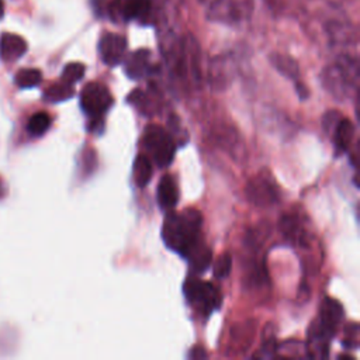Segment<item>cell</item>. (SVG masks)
I'll use <instances>...</instances> for the list:
<instances>
[{"instance_id": "7", "label": "cell", "mask_w": 360, "mask_h": 360, "mask_svg": "<svg viewBox=\"0 0 360 360\" xmlns=\"http://www.w3.org/2000/svg\"><path fill=\"white\" fill-rule=\"evenodd\" d=\"M152 6L153 0H112L107 6V11L114 20H138L142 24H149L152 18Z\"/></svg>"}, {"instance_id": "13", "label": "cell", "mask_w": 360, "mask_h": 360, "mask_svg": "<svg viewBox=\"0 0 360 360\" xmlns=\"http://www.w3.org/2000/svg\"><path fill=\"white\" fill-rule=\"evenodd\" d=\"M27 52V42L22 37L4 32L0 37V58L4 62H13Z\"/></svg>"}, {"instance_id": "28", "label": "cell", "mask_w": 360, "mask_h": 360, "mask_svg": "<svg viewBox=\"0 0 360 360\" xmlns=\"http://www.w3.org/2000/svg\"><path fill=\"white\" fill-rule=\"evenodd\" d=\"M339 118H340V115H339V112H336V111H329V112H326V114L323 115V128H325L326 131H330V129L336 125V122L339 121Z\"/></svg>"}, {"instance_id": "21", "label": "cell", "mask_w": 360, "mask_h": 360, "mask_svg": "<svg viewBox=\"0 0 360 360\" xmlns=\"http://www.w3.org/2000/svg\"><path fill=\"white\" fill-rule=\"evenodd\" d=\"M15 84L21 89H31L35 87L41 83L42 80V73L41 70L35 69V68H27V69H21L17 72L15 77Z\"/></svg>"}, {"instance_id": "29", "label": "cell", "mask_w": 360, "mask_h": 360, "mask_svg": "<svg viewBox=\"0 0 360 360\" xmlns=\"http://www.w3.org/2000/svg\"><path fill=\"white\" fill-rule=\"evenodd\" d=\"M91 3V8L93 11L97 14V15H104L105 11H107V4H105V0H90Z\"/></svg>"}, {"instance_id": "16", "label": "cell", "mask_w": 360, "mask_h": 360, "mask_svg": "<svg viewBox=\"0 0 360 360\" xmlns=\"http://www.w3.org/2000/svg\"><path fill=\"white\" fill-rule=\"evenodd\" d=\"M353 135H354V125L352 124V121L340 117L336 125L333 127V145L338 155L346 152L350 148Z\"/></svg>"}, {"instance_id": "18", "label": "cell", "mask_w": 360, "mask_h": 360, "mask_svg": "<svg viewBox=\"0 0 360 360\" xmlns=\"http://www.w3.org/2000/svg\"><path fill=\"white\" fill-rule=\"evenodd\" d=\"M153 173L152 160L146 153H139L134 162V180L138 187H145L150 181Z\"/></svg>"}, {"instance_id": "31", "label": "cell", "mask_w": 360, "mask_h": 360, "mask_svg": "<svg viewBox=\"0 0 360 360\" xmlns=\"http://www.w3.org/2000/svg\"><path fill=\"white\" fill-rule=\"evenodd\" d=\"M4 14V6H3V0H0V18L3 17Z\"/></svg>"}, {"instance_id": "24", "label": "cell", "mask_w": 360, "mask_h": 360, "mask_svg": "<svg viewBox=\"0 0 360 360\" xmlns=\"http://www.w3.org/2000/svg\"><path fill=\"white\" fill-rule=\"evenodd\" d=\"M84 72H86V68H84L83 63H80V62H70L62 70V82L73 86L75 83H77L79 80L83 79Z\"/></svg>"}, {"instance_id": "19", "label": "cell", "mask_w": 360, "mask_h": 360, "mask_svg": "<svg viewBox=\"0 0 360 360\" xmlns=\"http://www.w3.org/2000/svg\"><path fill=\"white\" fill-rule=\"evenodd\" d=\"M190 260V266L195 273H201L204 271L212 260V253L210 250V248L204 246L202 243L187 257Z\"/></svg>"}, {"instance_id": "1", "label": "cell", "mask_w": 360, "mask_h": 360, "mask_svg": "<svg viewBox=\"0 0 360 360\" xmlns=\"http://www.w3.org/2000/svg\"><path fill=\"white\" fill-rule=\"evenodd\" d=\"M202 217L194 208H186L181 212L166 215L162 226V238L166 246L188 257L201 245Z\"/></svg>"}, {"instance_id": "6", "label": "cell", "mask_w": 360, "mask_h": 360, "mask_svg": "<svg viewBox=\"0 0 360 360\" xmlns=\"http://www.w3.org/2000/svg\"><path fill=\"white\" fill-rule=\"evenodd\" d=\"M246 195L255 205L269 207L278 201L280 190L271 173L263 170L249 180L246 186Z\"/></svg>"}, {"instance_id": "4", "label": "cell", "mask_w": 360, "mask_h": 360, "mask_svg": "<svg viewBox=\"0 0 360 360\" xmlns=\"http://www.w3.org/2000/svg\"><path fill=\"white\" fill-rule=\"evenodd\" d=\"M183 292L190 305H193L200 314L210 315L221 304L219 290L208 283L198 278H187L183 285Z\"/></svg>"}, {"instance_id": "3", "label": "cell", "mask_w": 360, "mask_h": 360, "mask_svg": "<svg viewBox=\"0 0 360 360\" xmlns=\"http://www.w3.org/2000/svg\"><path fill=\"white\" fill-rule=\"evenodd\" d=\"M142 143L145 146L146 155L149 159L160 169L167 167L174 158L176 153V142L166 128L150 124L143 131Z\"/></svg>"}, {"instance_id": "32", "label": "cell", "mask_w": 360, "mask_h": 360, "mask_svg": "<svg viewBox=\"0 0 360 360\" xmlns=\"http://www.w3.org/2000/svg\"><path fill=\"white\" fill-rule=\"evenodd\" d=\"M0 194H1V184H0Z\"/></svg>"}, {"instance_id": "9", "label": "cell", "mask_w": 360, "mask_h": 360, "mask_svg": "<svg viewBox=\"0 0 360 360\" xmlns=\"http://www.w3.org/2000/svg\"><path fill=\"white\" fill-rule=\"evenodd\" d=\"M343 318V308L339 301L326 297L322 301L321 305V312H319V319L316 321L319 326L332 338L336 333V329Z\"/></svg>"}, {"instance_id": "2", "label": "cell", "mask_w": 360, "mask_h": 360, "mask_svg": "<svg viewBox=\"0 0 360 360\" xmlns=\"http://www.w3.org/2000/svg\"><path fill=\"white\" fill-rule=\"evenodd\" d=\"M359 63L347 55L339 56L332 65L323 69V87L336 98H346L357 84Z\"/></svg>"}, {"instance_id": "26", "label": "cell", "mask_w": 360, "mask_h": 360, "mask_svg": "<svg viewBox=\"0 0 360 360\" xmlns=\"http://www.w3.org/2000/svg\"><path fill=\"white\" fill-rule=\"evenodd\" d=\"M128 101L135 105L138 110L143 111V114H146V111H149V103L146 98V94L141 90V89H135L129 93L128 96Z\"/></svg>"}, {"instance_id": "12", "label": "cell", "mask_w": 360, "mask_h": 360, "mask_svg": "<svg viewBox=\"0 0 360 360\" xmlns=\"http://www.w3.org/2000/svg\"><path fill=\"white\" fill-rule=\"evenodd\" d=\"M152 70L149 49H138L125 60V73L129 79H142Z\"/></svg>"}, {"instance_id": "5", "label": "cell", "mask_w": 360, "mask_h": 360, "mask_svg": "<svg viewBox=\"0 0 360 360\" xmlns=\"http://www.w3.org/2000/svg\"><path fill=\"white\" fill-rule=\"evenodd\" d=\"M112 105V96L110 90L97 82L87 83L80 93V107L87 117H90L91 124L101 121L103 115Z\"/></svg>"}, {"instance_id": "20", "label": "cell", "mask_w": 360, "mask_h": 360, "mask_svg": "<svg viewBox=\"0 0 360 360\" xmlns=\"http://www.w3.org/2000/svg\"><path fill=\"white\" fill-rule=\"evenodd\" d=\"M73 93H75L73 86L62 82V83H56V84H52L51 87H48L44 93V98L51 103H59V101H65V100L70 98L73 96Z\"/></svg>"}, {"instance_id": "10", "label": "cell", "mask_w": 360, "mask_h": 360, "mask_svg": "<svg viewBox=\"0 0 360 360\" xmlns=\"http://www.w3.org/2000/svg\"><path fill=\"white\" fill-rule=\"evenodd\" d=\"M245 4L238 0H215L210 8V17L224 22H236L246 14Z\"/></svg>"}, {"instance_id": "11", "label": "cell", "mask_w": 360, "mask_h": 360, "mask_svg": "<svg viewBox=\"0 0 360 360\" xmlns=\"http://www.w3.org/2000/svg\"><path fill=\"white\" fill-rule=\"evenodd\" d=\"M332 338L319 326L318 322H314L308 330L305 352L311 359H325L329 353V340Z\"/></svg>"}, {"instance_id": "27", "label": "cell", "mask_w": 360, "mask_h": 360, "mask_svg": "<svg viewBox=\"0 0 360 360\" xmlns=\"http://www.w3.org/2000/svg\"><path fill=\"white\" fill-rule=\"evenodd\" d=\"M359 338V326L357 323H352L350 326L347 325V328L345 329V338H343V346L346 349H353L359 345L357 342Z\"/></svg>"}, {"instance_id": "8", "label": "cell", "mask_w": 360, "mask_h": 360, "mask_svg": "<svg viewBox=\"0 0 360 360\" xmlns=\"http://www.w3.org/2000/svg\"><path fill=\"white\" fill-rule=\"evenodd\" d=\"M127 51L125 37L115 32H105L98 42V52L103 62L108 66H117L122 62Z\"/></svg>"}, {"instance_id": "22", "label": "cell", "mask_w": 360, "mask_h": 360, "mask_svg": "<svg viewBox=\"0 0 360 360\" xmlns=\"http://www.w3.org/2000/svg\"><path fill=\"white\" fill-rule=\"evenodd\" d=\"M49 125H51L49 114L45 111H38L30 117L27 129L32 136H39L48 131Z\"/></svg>"}, {"instance_id": "17", "label": "cell", "mask_w": 360, "mask_h": 360, "mask_svg": "<svg viewBox=\"0 0 360 360\" xmlns=\"http://www.w3.org/2000/svg\"><path fill=\"white\" fill-rule=\"evenodd\" d=\"M270 62L274 66V69L281 73L283 76H285L290 80H297L300 76V69L297 62L290 58L288 55H283V53H271L270 55Z\"/></svg>"}, {"instance_id": "15", "label": "cell", "mask_w": 360, "mask_h": 360, "mask_svg": "<svg viewBox=\"0 0 360 360\" xmlns=\"http://www.w3.org/2000/svg\"><path fill=\"white\" fill-rule=\"evenodd\" d=\"M156 198L163 210H172L179 201V188L176 180L170 174H165L158 186Z\"/></svg>"}, {"instance_id": "14", "label": "cell", "mask_w": 360, "mask_h": 360, "mask_svg": "<svg viewBox=\"0 0 360 360\" xmlns=\"http://www.w3.org/2000/svg\"><path fill=\"white\" fill-rule=\"evenodd\" d=\"M278 228L285 239L292 243L304 245L307 242V233L302 228L301 219L295 214H284L280 217Z\"/></svg>"}, {"instance_id": "30", "label": "cell", "mask_w": 360, "mask_h": 360, "mask_svg": "<svg viewBox=\"0 0 360 360\" xmlns=\"http://www.w3.org/2000/svg\"><path fill=\"white\" fill-rule=\"evenodd\" d=\"M191 359H205L207 357V353L204 352V349H201V347H198V346H195V347H193L191 350H190V354H188Z\"/></svg>"}, {"instance_id": "23", "label": "cell", "mask_w": 360, "mask_h": 360, "mask_svg": "<svg viewBox=\"0 0 360 360\" xmlns=\"http://www.w3.org/2000/svg\"><path fill=\"white\" fill-rule=\"evenodd\" d=\"M262 352L257 354L259 357H273L276 356V350H277V345H276V335H274V329L267 325L263 330L262 335Z\"/></svg>"}, {"instance_id": "25", "label": "cell", "mask_w": 360, "mask_h": 360, "mask_svg": "<svg viewBox=\"0 0 360 360\" xmlns=\"http://www.w3.org/2000/svg\"><path fill=\"white\" fill-rule=\"evenodd\" d=\"M231 269H232V256L231 253H222L217 262L214 263V276L217 278H225L228 277V274L231 273Z\"/></svg>"}]
</instances>
